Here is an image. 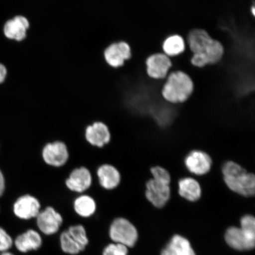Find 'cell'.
<instances>
[{"mask_svg":"<svg viewBox=\"0 0 255 255\" xmlns=\"http://www.w3.org/2000/svg\"><path fill=\"white\" fill-rule=\"evenodd\" d=\"M13 246V238L5 229L0 227V253L9 251Z\"/></svg>","mask_w":255,"mask_h":255,"instance_id":"cell-26","label":"cell"},{"mask_svg":"<svg viewBox=\"0 0 255 255\" xmlns=\"http://www.w3.org/2000/svg\"><path fill=\"white\" fill-rule=\"evenodd\" d=\"M161 255H196L189 240L179 235L171 238Z\"/></svg>","mask_w":255,"mask_h":255,"instance_id":"cell-18","label":"cell"},{"mask_svg":"<svg viewBox=\"0 0 255 255\" xmlns=\"http://www.w3.org/2000/svg\"><path fill=\"white\" fill-rule=\"evenodd\" d=\"M59 241L60 249L66 255H78L85 250L71 237L66 229L60 233Z\"/></svg>","mask_w":255,"mask_h":255,"instance_id":"cell-22","label":"cell"},{"mask_svg":"<svg viewBox=\"0 0 255 255\" xmlns=\"http://www.w3.org/2000/svg\"><path fill=\"white\" fill-rule=\"evenodd\" d=\"M223 179L226 186L234 192L245 197L255 194V177L248 173L240 165L234 161H228L222 167Z\"/></svg>","mask_w":255,"mask_h":255,"instance_id":"cell-3","label":"cell"},{"mask_svg":"<svg viewBox=\"0 0 255 255\" xmlns=\"http://www.w3.org/2000/svg\"><path fill=\"white\" fill-rule=\"evenodd\" d=\"M94 176L97 178L99 186L105 191L117 189L122 181V175L119 169L110 163L99 165Z\"/></svg>","mask_w":255,"mask_h":255,"instance_id":"cell-11","label":"cell"},{"mask_svg":"<svg viewBox=\"0 0 255 255\" xmlns=\"http://www.w3.org/2000/svg\"><path fill=\"white\" fill-rule=\"evenodd\" d=\"M7 75V68H5L4 65L0 63V84H2V82H4Z\"/></svg>","mask_w":255,"mask_h":255,"instance_id":"cell-29","label":"cell"},{"mask_svg":"<svg viewBox=\"0 0 255 255\" xmlns=\"http://www.w3.org/2000/svg\"><path fill=\"white\" fill-rule=\"evenodd\" d=\"M146 73L155 80H165L172 67L170 57L163 53H155L148 57L145 62Z\"/></svg>","mask_w":255,"mask_h":255,"instance_id":"cell-13","label":"cell"},{"mask_svg":"<svg viewBox=\"0 0 255 255\" xmlns=\"http://www.w3.org/2000/svg\"><path fill=\"white\" fill-rule=\"evenodd\" d=\"M42 208L40 200L29 193L18 196L12 206L15 218L25 222L34 221Z\"/></svg>","mask_w":255,"mask_h":255,"instance_id":"cell-7","label":"cell"},{"mask_svg":"<svg viewBox=\"0 0 255 255\" xmlns=\"http://www.w3.org/2000/svg\"><path fill=\"white\" fill-rule=\"evenodd\" d=\"M84 138L92 147L103 148L111 141V132L107 124L96 121L85 127Z\"/></svg>","mask_w":255,"mask_h":255,"instance_id":"cell-10","label":"cell"},{"mask_svg":"<svg viewBox=\"0 0 255 255\" xmlns=\"http://www.w3.org/2000/svg\"><path fill=\"white\" fill-rule=\"evenodd\" d=\"M225 241L229 247L235 250L250 251L251 249L246 237L240 228L232 227L228 229L225 235Z\"/></svg>","mask_w":255,"mask_h":255,"instance_id":"cell-20","label":"cell"},{"mask_svg":"<svg viewBox=\"0 0 255 255\" xmlns=\"http://www.w3.org/2000/svg\"><path fill=\"white\" fill-rule=\"evenodd\" d=\"M241 229L243 232L251 250L255 245V219L253 216L248 215L242 217Z\"/></svg>","mask_w":255,"mask_h":255,"instance_id":"cell-24","label":"cell"},{"mask_svg":"<svg viewBox=\"0 0 255 255\" xmlns=\"http://www.w3.org/2000/svg\"><path fill=\"white\" fill-rule=\"evenodd\" d=\"M129 248L123 245L111 242L105 246L102 255H128Z\"/></svg>","mask_w":255,"mask_h":255,"instance_id":"cell-25","label":"cell"},{"mask_svg":"<svg viewBox=\"0 0 255 255\" xmlns=\"http://www.w3.org/2000/svg\"><path fill=\"white\" fill-rule=\"evenodd\" d=\"M93 182V174L85 166L72 169L65 180L66 189L75 195L87 193Z\"/></svg>","mask_w":255,"mask_h":255,"instance_id":"cell-8","label":"cell"},{"mask_svg":"<svg viewBox=\"0 0 255 255\" xmlns=\"http://www.w3.org/2000/svg\"><path fill=\"white\" fill-rule=\"evenodd\" d=\"M0 255H15L14 254L11 253L10 251L4 252V253H2Z\"/></svg>","mask_w":255,"mask_h":255,"instance_id":"cell-30","label":"cell"},{"mask_svg":"<svg viewBox=\"0 0 255 255\" xmlns=\"http://www.w3.org/2000/svg\"><path fill=\"white\" fill-rule=\"evenodd\" d=\"M72 207L74 214L81 220L93 218L98 210L97 201L87 193L76 195L72 201Z\"/></svg>","mask_w":255,"mask_h":255,"instance_id":"cell-16","label":"cell"},{"mask_svg":"<svg viewBox=\"0 0 255 255\" xmlns=\"http://www.w3.org/2000/svg\"><path fill=\"white\" fill-rule=\"evenodd\" d=\"M108 236L112 242L132 248L138 241V232L129 219L119 216L111 220L108 228Z\"/></svg>","mask_w":255,"mask_h":255,"instance_id":"cell-4","label":"cell"},{"mask_svg":"<svg viewBox=\"0 0 255 255\" xmlns=\"http://www.w3.org/2000/svg\"><path fill=\"white\" fill-rule=\"evenodd\" d=\"M151 173L152 178L164 183L170 184L171 183V176L169 172L165 168L160 166H155L151 168Z\"/></svg>","mask_w":255,"mask_h":255,"instance_id":"cell-27","label":"cell"},{"mask_svg":"<svg viewBox=\"0 0 255 255\" xmlns=\"http://www.w3.org/2000/svg\"><path fill=\"white\" fill-rule=\"evenodd\" d=\"M186 44V47L193 54L191 63L197 68L216 65L224 56L225 49L222 44L213 39L202 29L191 30L188 35Z\"/></svg>","mask_w":255,"mask_h":255,"instance_id":"cell-1","label":"cell"},{"mask_svg":"<svg viewBox=\"0 0 255 255\" xmlns=\"http://www.w3.org/2000/svg\"><path fill=\"white\" fill-rule=\"evenodd\" d=\"M178 193L189 202H196L202 196V189L198 181L191 177H184L178 181Z\"/></svg>","mask_w":255,"mask_h":255,"instance_id":"cell-19","label":"cell"},{"mask_svg":"<svg viewBox=\"0 0 255 255\" xmlns=\"http://www.w3.org/2000/svg\"><path fill=\"white\" fill-rule=\"evenodd\" d=\"M186 49V41L182 37L177 34L167 37L162 46V52L170 58L180 55Z\"/></svg>","mask_w":255,"mask_h":255,"instance_id":"cell-21","label":"cell"},{"mask_svg":"<svg viewBox=\"0 0 255 255\" xmlns=\"http://www.w3.org/2000/svg\"><path fill=\"white\" fill-rule=\"evenodd\" d=\"M193 91L194 84L190 76L181 71H173L165 79L161 94L167 103L178 105L186 103Z\"/></svg>","mask_w":255,"mask_h":255,"instance_id":"cell-2","label":"cell"},{"mask_svg":"<svg viewBox=\"0 0 255 255\" xmlns=\"http://www.w3.org/2000/svg\"><path fill=\"white\" fill-rule=\"evenodd\" d=\"M66 230L71 237L86 250L89 244V239L85 226L82 223H74L69 225Z\"/></svg>","mask_w":255,"mask_h":255,"instance_id":"cell-23","label":"cell"},{"mask_svg":"<svg viewBox=\"0 0 255 255\" xmlns=\"http://www.w3.org/2000/svg\"><path fill=\"white\" fill-rule=\"evenodd\" d=\"M184 164L191 173L197 175L207 174L211 169L212 161L207 153L200 150L191 151L184 159Z\"/></svg>","mask_w":255,"mask_h":255,"instance_id":"cell-17","label":"cell"},{"mask_svg":"<svg viewBox=\"0 0 255 255\" xmlns=\"http://www.w3.org/2000/svg\"><path fill=\"white\" fill-rule=\"evenodd\" d=\"M170 185L152 178L145 184L146 198L154 207L162 208L170 199Z\"/></svg>","mask_w":255,"mask_h":255,"instance_id":"cell-12","label":"cell"},{"mask_svg":"<svg viewBox=\"0 0 255 255\" xmlns=\"http://www.w3.org/2000/svg\"><path fill=\"white\" fill-rule=\"evenodd\" d=\"M41 157L47 166L55 168L65 167L70 158L68 145L60 140L47 142L41 148Z\"/></svg>","mask_w":255,"mask_h":255,"instance_id":"cell-6","label":"cell"},{"mask_svg":"<svg viewBox=\"0 0 255 255\" xmlns=\"http://www.w3.org/2000/svg\"><path fill=\"white\" fill-rule=\"evenodd\" d=\"M34 221L37 230L41 235L51 237L60 231L65 219L55 207L47 205L43 207Z\"/></svg>","mask_w":255,"mask_h":255,"instance_id":"cell-5","label":"cell"},{"mask_svg":"<svg viewBox=\"0 0 255 255\" xmlns=\"http://www.w3.org/2000/svg\"><path fill=\"white\" fill-rule=\"evenodd\" d=\"M30 28V21L24 15H16L6 22L4 33L8 39L20 42L27 39Z\"/></svg>","mask_w":255,"mask_h":255,"instance_id":"cell-15","label":"cell"},{"mask_svg":"<svg viewBox=\"0 0 255 255\" xmlns=\"http://www.w3.org/2000/svg\"><path fill=\"white\" fill-rule=\"evenodd\" d=\"M43 244L42 235L34 228L27 229L14 239V247L21 254L39 250Z\"/></svg>","mask_w":255,"mask_h":255,"instance_id":"cell-14","label":"cell"},{"mask_svg":"<svg viewBox=\"0 0 255 255\" xmlns=\"http://www.w3.org/2000/svg\"><path fill=\"white\" fill-rule=\"evenodd\" d=\"M132 51L129 44L120 41L112 43L105 48L103 57L105 63L111 68H122L131 58Z\"/></svg>","mask_w":255,"mask_h":255,"instance_id":"cell-9","label":"cell"},{"mask_svg":"<svg viewBox=\"0 0 255 255\" xmlns=\"http://www.w3.org/2000/svg\"><path fill=\"white\" fill-rule=\"evenodd\" d=\"M6 189V183L4 174L0 170V197L4 195Z\"/></svg>","mask_w":255,"mask_h":255,"instance_id":"cell-28","label":"cell"}]
</instances>
